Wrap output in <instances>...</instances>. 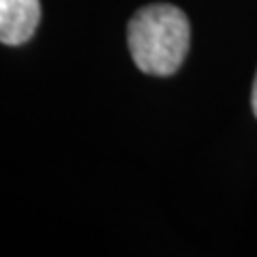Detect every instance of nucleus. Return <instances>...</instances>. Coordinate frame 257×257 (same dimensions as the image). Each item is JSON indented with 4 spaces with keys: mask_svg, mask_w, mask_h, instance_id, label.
Returning <instances> with one entry per match:
<instances>
[{
    "mask_svg": "<svg viewBox=\"0 0 257 257\" xmlns=\"http://www.w3.org/2000/svg\"><path fill=\"white\" fill-rule=\"evenodd\" d=\"M41 22V0H0V43L22 45Z\"/></svg>",
    "mask_w": 257,
    "mask_h": 257,
    "instance_id": "2",
    "label": "nucleus"
},
{
    "mask_svg": "<svg viewBox=\"0 0 257 257\" xmlns=\"http://www.w3.org/2000/svg\"><path fill=\"white\" fill-rule=\"evenodd\" d=\"M128 52L148 75H172L187 58L191 26L174 5L142 7L126 26Z\"/></svg>",
    "mask_w": 257,
    "mask_h": 257,
    "instance_id": "1",
    "label": "nucleus"
},
{
    "mask_svg": "<svg viewBox=\"0 0 257 257\" xmlns=\"http://www.w3.org/2000/svg\"><path fill=\"white\" fill-rule=\"evenodd\" d=\"M251 107H253V114H255V118H257V75H255L253 90H251Z\"/></svg>",
    "mask_w": 257,
    "mask_h": 257,
    "instance_id": "3",
    "label": "nucleus"
}]
</instances>
